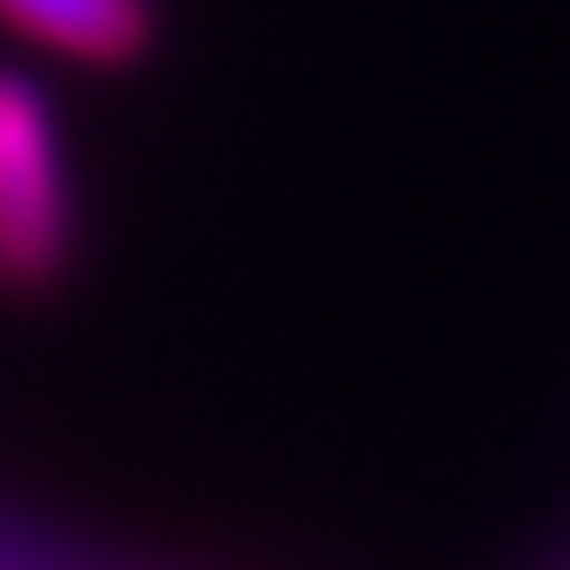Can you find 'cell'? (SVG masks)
<instances>
[{
	"label": "cell",
	"mask_w": 570,
	"mask_h": 570,
	"mask_svg": "<svg viewBox=\"0 0 570 570\" xmlns=\"http://www.w3.org/2000/svg\"><path fill=\"white\" fill-rule=\"evenodd\" d=\"M76 255V207L56 110L28 76H0V289L49 296Z\"/></svg>",
	"instance_id": "1"
},
{
	"label": "cell",
	"mask_w": 570,
	"mask_h": 570,
	"mask_svg": "<svg viewBox=\"0 0 570 570\" xmlns=\"http://www.w3.org/2000/svg\"><path fill=\"white\" fill-rule=\"evenodd\" d=\"M0 28L83 69H131L158 42V0H0Z\"/></svg>",
	"instance_id": "2"
}]
</instances>
